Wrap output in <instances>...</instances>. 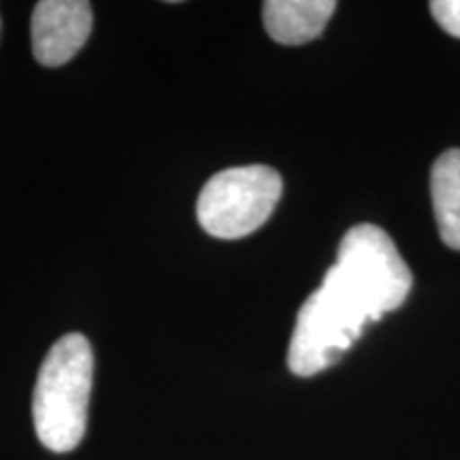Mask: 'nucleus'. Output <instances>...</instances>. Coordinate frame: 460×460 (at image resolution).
<instances>
[{"mask_svg": "<svg viewBox=\"0 0 460 460\" xmlns=\"http://www.w3.org/2000/svg\"><path fill=\"white\" fill-rule=\"evenodd\" d=\"M430 197L439 237L460 250V149H447L430 169Z\"/></svg>", "mask_w": 460, "mask_h": 460, "instance_id": "6", "label": "nucleus"}, {"mask_svg": "<svg viewBox=\"0 0 460 460\" xmlns=\"http://www.w3.org/2000/svg\"><path fill=\"white\" fill-rule=\"evenodd\" d=\"M92 32L85 0H41L32 13V51L43 66H62L84 48Z\"/></svg>", "mask_w": 460, "mask_h": 460, "instance_id": "4", "label": "nucleus"}, {"mask_svg": "<svg viewBox=\"0 0 460 460\" xmlns=\"http://www.w3.org/2000/svg\"><path fill=\"white\" fill-rule=\"evenodd\" d=\"M284 181L271 166H233L211 177L200 190L197 217L207 234L241 239L262 226L273 214Z\"/></svg>", "mask_w": 460, "mask_h": 460, "instance_id": "3", "label": "nucleus"}, {"mask_svg": "<svg viewBox=\"0 0 460 460\" xmlns=\"http://www.w3.org/2000/svg\"><path fill=\"white\" fill-rule=\"evenodd\" d=\"M429 7L437 24L450 37L460 39V0H433Z\"/></svg>", "mask_w": 460, "mask_h": 460, "instance_id": "7", "label": "nucleus"}, {"mask_svg": "<svg viewBox=\"0 0 460 460\" xmlns=\"http://www.w3.org/2000/svg\"><path fill=\"white\" fill-rule=\"evenodd\" d=\"M92 376L94 354L84 335L68 332L51 345L32 396L34 429L48 450L65 454L82 444L88 427Z\"/></svg>", "mask_w": 460, "mask_h": 460, "instance_id": "2", "label": "nucleus"}, {"mask_svg": "<svg viewBox=\"0 0 460 460\" xmlns=\"http://www.w3.org/2000/svg\"><path fill=\"white\" fill-rule=\"evenodd\" d=\"M335 9V0H267L262 22L273 41L303 45L324 32Z\"/></svg>", "mask_w": 460, "mask_h": 460, "instance_id": "5", "label": "nucleus"}, {"mask_svg": "<svg viewBox=\"0 0 460 460\" xmlns=\"http://www.w3.org/2000/svg\"><path fill=\"white\" fill-rule=\"evenodd\" d=\"M410 292L411 271L386 230L373 224L349 228L339 243L337 262L298 309L288 348L290 371L312 377L329 369L369 322L399 309Z\"/></svg>", "mask_w": 460, "mask_h": 460, "instance_id": "1", "label": "nucleus"}]
</instances>
